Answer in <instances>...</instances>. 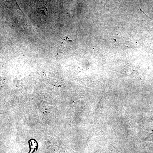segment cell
Segmentation results:
<instances>
[{
  "instance_id": "obj_1",
  "label": "cell",
  "mask_w": 153,
  "mask_h": 153,
  "mask_svg": "<svg viewBox=\"0 0 153 153\" xmlns=\"http://www.w3.org/2000/svg\"></svg>"
}]
</instances>
